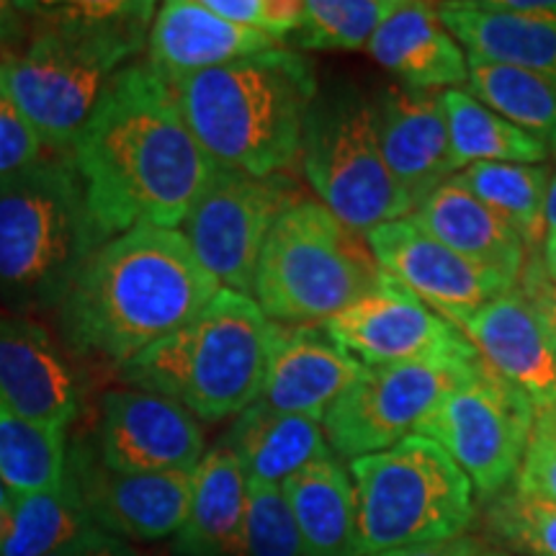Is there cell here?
I'll list each match as a JSON object with an SVG mask.
<instances>
[{
  "mask_svg": "<svg viewBox=\"0 0 556 556\" xmlns=\"http://www.w3.org/2000/svg\"><path fill=\"white\" fill-rule=\"evenodd\" d=\"M482 3L495 11L518 13V16L526 18L554 21L556 24V0H482Z\"/></svg>",
  "mask_w": 556,
  "mask_h": 556,
  "instance_id": "cell-42",
  "label": "cell"
},
{
  "mask_svg": "<svg viewBox=\"0 0 556 556\" xmlns=\"http://www.w3.org/2000/svg\"><path fill=\"white\" fill-rule=\"evenodd\" d=\"M556 238V173L552 178V189H548L546 201V240Z\"/></svg>",
  "mask_w": 556,
  "mask_h": 556,
  "instance_id": "cell-44",
  "label": "cell"
},
{
  "mask_svg": "<svg viewBox=\"0 0 556 556\" xmlns=\"http://www.w3.org/2000/svg\"><path fill=\"white\" fill-rule=\"evenodd\" d=\"M536 407L482 361L422 422L420 433L438 443L469 477L479 497L510 490L531 438Z\"/></svg>",
  "mask_w": 556,
  "mask_h": 556,
  "instance_id": "cell-11",
  "label": "cell"
},
{
  "mask_svg": "<svg viewBox=\"0 0 556 556\" xmlns=\"http://www.w3.org/2000/svg\"><path fill=\"white\" fill-rule=\"evenodd\" d=\"M554 409H556V407H554Z\"/></svg>",
  "mask_w": 556,
  "mask_h": 556,
  "instance_id": "cell-49",
  "label": "cell"
},
{
  "mask_svg": "<svg viewBox=\"0 0 556 556\" xmlns=\"http://www.w3.org/2000/svg\"><path fill=\"white\" fill-rule=\"evenodd\" d=\"M86 556H139V552H135L129 544H124L122 539L109 536V533H101V531H93Z\"/></svg>",
  "mask_w": 556,
  "mask_h": 556,
  "instance_id": "cell-43",
  "label": "cell"
},
{
  "mask_svg": "<svg viewBox=\"0 0 556 556\" xmlns=\"http://www.w3.org/2000/svg\"><path fill=\"white\" fill-rule=\"evenodd\" d=\"M304 556H356V490L338 456L319 458L281 484Z\"/></svg>",
  "mask_w": 556,
  "mask_h": 556,
  "instance_id": "cell-27",
  "label": "cell"
},
{
  "mask_svg": "<svg viewBox=\"0 0 556 556\" xmlns=\"http://www.w3.org/2000/svg\"><path fill=\"white\" fill-rule=\"evenodd\" d=\"M407 219L462 258L495 270L510 283H518L528 253H533L516 229L454 178L438 186Z\"/></svg>",
  "mask_w": 556,
  "mask_h": 556,
  "instance_id": "cell-22",
  "label": "cell"
},
{
  "mask_svg": "<svg viewBox=\"0 0 556 556\" xmlns=\"http://www.w3.org/2000/svg\"><path fill=\"white\" fill-rule=\"evenodd\" d=\"M441 106L462 170L471 163L544 165L548 160V150L539 139L486 109L467 88L441 90Z\"/></svg>",
  "mask_w": 556,
  "mask_h": 556,
  "instance_id": "cell-30",
  "label": "cell"
},
{
  "mask_svg": "<svg viewBox=\"0 0 556 556\" xmlns=\"http://www.w3.org/2000/svg\"><path fill=\"white\" fill-rule=\"evenodd\" d=\"M541 261H544L548 278L556 283V238L544 240V245H541Z\"/></svg>",
  "mask_w": 556,
  "mask_h": 556,
  "instance_id": "cell-45",
  "label": "cell"
},
{
  "mask_svg": "<svg viewBox=\"0 0 556 556\" xmlns=\"http://www.w3.org/2000/svg\"><path fill=\"white\" fill-rule=\"evenodd\" d=\"M219 289L184 232L139 225L83 263L58 304V325L73 353L124 366L184 328Z\"/></svg>",
  "mask_w": 556,
  "mask_h": 556,
  "instance_id": "cell-2",
  "label": "cell"
},
{
  "mask_svg": "<svg viewBox=\"0 0 556 556\" xmlns=\"http://www.w3.org/2000/svg\"><path fill=\"white\" fill-rule=\"evenodd\" d=\"M0 405L24 420L65 430L83 407V381L50 332L0 315Z\"/></svg>",
  "mask_w": 556,
  "mask_h": 556,
  "instance_id": "cell-18",
  "label": "cell"
},
{
  "mask_svg": "<svg viewBox=\"0 0 556 556\" xmlns=\"http://www.w3.org/2000/svg\"><path fill=\"white\" fill-rule=\"evenodd\" d=\"M366 235L319 201L302 199L270 227L253 299L270 323L325 325L379 281Z\"/></svg>",
  "mask_w": 556,
  "mask_h": 556,
  "instance_id": "cell-8",
  "label": "cell"
},
{
  "mask_svg": "<svg viewBox=\"0 0 556 556\" xmlns=\"http://www.w3.org/2000/svg\"><path fill=\"white\" fill-rule=\"evenodd\" d=\"M65 477V430L24 420L0 405V479L13 497L50 492Z\"/></svg>",
  "mask_w": 556,
  "mask_h": 556,
  "instance_id": "cell-31",
  "label": "cell"
},
{
  "mask_svg": "<svg viewBox=\"0 0 556 556\" xmlns=\"http://www.w3.org/2000/svg\"><path fill=\"white\" fill-rule=\"evenodd\" d=\"M405 0H304L302 26L294 45L299 50H366L379 26L400 11Z\"/></svg>",
  "mask_w": 556,
  "mask_h": 556,
  "instance_id": "cell-33",
  "label": "cell"
},
{
  "mask_svg": "<svg viewBox=\"0 0 556 556\" xmlns=\"http://www.w3.org/2000/svg\"><path fill=\"white\" fill-rule=\"evenodd\" d=\"M479 358H433L417 364L361 368L323 417L328 446L340 458H358L397 446L462 387Z\"/></svg>",
  "mask_w": 556,
  "mask_h": 556,
  "instance_id": "cell-10",
  "label": "cell"
},
{
  "mask_svg": "<svg viewBox=\"0 0 556 556\" xmlns=\"http://www.w3.org/2000/svg\"><path fill=\"white\" fill-rule=\"evenodd\" d=\"M248 479L225 443L206 451L193 469L189 518L176 533L184 556H238L245 520Z\"/></svg>",
  "mask_w": 556,
  "mask_h": 556,
  "instance_id": "cell-26",
  "label": "cell"
},
{
  "mask_svg": "<svg viewBox=\"0 0 556 556\" xmlns=\"http://www.w3.org/2000/svg\"><path fill=\"white\" fill-rule=\"evenodd\" d=\"M103 245L73 160L41 157L0 178V299L13 312L58 307Z\"/></svg>",
  "mask_w": 556,
  "mask_h": 556,
  "instance_id": "cell-6",
  "label": "cell"
},
{
  "mask_svg": "<svg viewBox=\"0 0 556 556\" xmlns=\"http://www.w3.org/2000/svg\"><path fill=\"white\" fill-rule=\"evenodd\" d=\"M206 9L232 24L268 34L276 41L294 37L302 26V3L299 0H204Z\"/></svg>",
  "mask_w": 556,
  "mask_h": 556,
  "instance_id": "cell-37",
  "label": "cell"
},
{
  "mask_svg": "<svg viewBox=\"0 0 556 556\" xmlns=\"http://www.w3.org/2000/svg\"><path fill=\"white\" fill-rule=\"evenodd\" d=\"M467 88L477 101L556 155V86L520 67L467 54Z\"/></svg>",
  "mask_w": 556,
  "mask_h": 556,
  "instance_id": "cell-29",
  "label": "cell"
},
{
  "mask_svg": "<svg viewBox=\"0 0 556 556\" xmlns=\"http://www.w3.org/2000/svg\"><path fill=\"white\" fill-rule=\"evenodd\" d=\"M299 163L319 204L361 235L413 214L381 152L377 101L351 83L317 90Z\"/></svg>",
  "mask_w": 556,
  "mask_h": 556,
  "instance_id": "cell-9",
  "label": "cell"
},
{
  "mask_svg": "<svg viewBox=\"0 0 556 556\" xmlns=\"http://www.w3.org/2000/svg\"><path fill=\"white\" fill-rule=\"evenodd\" d=\"M31 39L0 62L5 88L45 148L70 152L109 83L148 45L157 3H26Z\"/></svg>",
  "mask_w": 556,
  "mask_h": 556,
  "instance_id": "cell-3",
  "label": "cell"
},
{
  "mask_svg": "<svg viewBox=\"0 0 556 556\" xmlns=\"http://www.w3.org/2000/svg\"><path fill=\"white\" fill-rule=\"evenodd\" d=\"M101 464L122 475L193 471L204 458V435L189 409L168 397L137 389H116L101 400Z\"/></svg>",
  "mask_w": 556,
  "mask_h": 556,
  "instance_id": "cell-16",
  "label": "cell"
},
{
  "mask_svg": "<svg viewBox=\"0 0 556 556\" xmlns=\"http://www.w3.org/2000/svg\"><path fill=\"white\" fill-rule=\"evenodd\" d=\"M356 556L467 536L477 520L469 477L438 443L409 435L351 462Z\"/></svg>",
  "mask_w": 556,
  "mask_h": 556,
  "instance_id": "cell-7",
  "label": "cell"
},
{
  "mask_svg": "<svg viewBox=\"0 0 556 556\" xmlns=\"http://www.w3.org/2000/svg\"><path fill=\"white\" fill-rule=\"evenodd\" d=\"M90 536H93V531L86 533V536L75 539L73 544L58 548V552H52L50 556H86L88 554V546H90Z\"/></svg>",
  "mask_w": 556,
  "mask_h": 556,
  "instance_id": "cell-46",
  "label": "cell"
},
{
  "mask_svg": "<svg viewBox=\"0 0 556 556\" xmlns=\"http://www.w3.org/2000/svg\"><path fill=\"white\" fill-rule=\"evenodd\" d=\"M90 531L96 528L67 471L65 482L54 490L16 497L11 536L0 556H50Z\"/></svg>",
  "mask_w": 556,
  "mask_h": 556,
  "instance_id": "cell-32",
  "label": "cell"
},
{
  "mask_svg": "<svg viewBox=\"0 0 556 556\" xmlns=\"http://www.w3.org/2000/svg\"><path fill=\"white\" fill-rule=\"evenodd\" d=\"M70 160L103 242L139 225L180 227L219 165L193 137L170 80L142 60L109 83Z\"/></svg>",
  "mask_w": 556,
  "mask_h": 556,
  "instance_id": "cell-1",
  "label": "cell"
},
{
  "mask_svg": "<svg viewBox=\"0 0 556 556\" xmlns=\"http://www.w3.org/2000/svg\"><path fill=\"white\" fill-rule=\"evenodd\" d=\"M299 201L302 193L287 173L250 176L217 165L184 222V238L222 289L253 299L255 268L270 227Z\"/></svg>",
  "mask_w": 556,
  "mask_h": 556,
  "instance_id": "cell-12",
  "label": "cell"
},
{
  "mask_svg": "<svg viewBox=\"0 0 556 556\" xmlns=\"http://www.w3.org/2000/svg\"><path fill=\"white\" fill-rule=\"evenodd\" d=\"M500 556H513V554H507V552H503V554H500Z\"/></svg>",
  "mask_w": 556,
  "mask_h": 556,
  "instance_id": "cell-48",
  "label": "cell"
},
{
  "mask_svg": "<svg viewBox=\"0 0 556 556\" xmlns=\"http://www.w3.org/2000/svg\"><path fill=\"white\" fill-rule=\"evenodd\" d=\"M443 26L464 52L475 58L520 67L556 86V24L495 11L482 0L438 5Z\"/></svg>",
  "mask_w": 556,
  "mask_h": 556,
  "instance_id": "cell-25",
  "label": "cell"
},
{
  "mask_svg": "<svg viewBox=\"0 0 556 556\" xmlns=\"http://www.w3.org/2000/svg\"><path fill=\"white\" fill-rule=\"evenodd\" d=\"M361 366L336 345L323 325H278L261 402L278 413L323 422Z\"/></svg>",
  "mask_w": 556,
  "mask_h": 556,
  "instance_id": "cell-20",
  "label": "cell"
},
{
  "mask_svg": "<svg viewBox=\"0 0 556 556\" xmlns=\"http://www.w3.org/2000/svg\"><path fill=\"white\" fill-rule=\"evenodd\" d=\"M31 31V13L26 3H0V62L24 50Z\"/></svg>",
  "mask_w": 556,
  "mask_h": 556,
  "instance_id": "cell-41",
  "label": "cell"
},
{
  "mask_svg": "<svg viewBox=\"0 0 556 556\" xmlns=\"http://www.w3.org/2000/svg\"><path fill=\"white\" fill-rule=\"evenodd\" d=\"M462 332L477 358L533 407H556V340L518 287L486 302Z\"/></svg>",
  "mask_w": 556,
  "mask_h": 556,
  "instance_id": "cell-17",
  "label": "cell"
},
{
  "mask_svg": "<svg viewBox=\"0 0 556 556\" xmlns=\"http://www.w3.org/2000/svg\"><path fill=\"white\" fill-rule=\"evenodd\" d=\"M222 443L238 458L248 482L255 484L281 486L307 464L336 456L323 422L278 413L261 400L242 409Z\"/></svg>",
  "mask_w": 556,
  "mask_h": 556,
  "instance_id": "cell-24",
  "label": "cell"
},
{
  "mask_svg": "<svg viewBox=\"0 0 556 556\" xmlns=\"http://www.w3.org/2000/svg\"><path fill=\"white\" fill-rule=\"evenodd\" d=\"M323 328L361 368L433 358H477L462 330L438 317L413 291L387 274Z\"/></svg>",
  "mask_w": 556,
  "mask_h": 556,
  "instance_id": "cell-13",
  "label": "cell"
},
{
  "mask_svg": "<svg viewBox=\"0 0 556 556\" xmlns=\"http://www.w3.org/2000/svg\"><path fill=\"white\" fill-rule=\"evenodd\" d=\"M516 287L523 291L556 340V283L548 278L544 261H541V253H536V250L528 253L523 274H520Z\"/></svg>",
  "mask_w": 556,
  "mask_h": 556,
  "instance_id": "cell-39",
  "label": "cell"
},
{
  "mask_svg": "<svg viewBox=\"0 0 556 556\" xmlns=\"http://www.w3.org/2000/svg\"><path fill=\"white\" fill-rule=\"evenodd\" d=\"M366 52L415 90H451L467 86V52L458 45L438 5L402 3L368 41Z\"/></svg>",
  "mask_w": 556,
  "mask_h": 556,
  "instance_id": "cell-23",
  "label": "cell"
},
{
  "mask_svg": "<svg viewBox=\"0 0 556 556\" xmlns=\"http://www.w3.org/2000/svg\"><path fill=\"white\" fill-rule=\"evenodd\" d=\"M276 330L255 299L219 289L184 328L119 366V377L137 392L178 402L197 420H225L261 400Z\"/></svg>",
  "mask_w": 556,
  "mask_h": 556,
  "instance_id": "cell-5",
  "label": "cell"
},
{
  "mask_svg": "<svg viewBox=\"0 0 556 556\" xmlns=\"http://www.w3.org/2000/svg\"><path fill=\"white\" fill-rule=\"evenodd\" d=\"M377 114L381 152L413 206L462 170L451 148L441 93L392 83L379 96Z\"/></svg>",
  "mask_w": 556,
  "mask_h": 556,
  "instance_id": "cell-19",
  "label": "cell"
},
{
  "mask_svg": "<svg viewBox=\"0 0 556 556\" xmlns=\"http://www.w3.org/2000/svg\"><path fill=\"white\" fill-rule=\"evenodd\" d=\"M238 556H304L296 520L278 484L248 482Z\"/></svg>",
  "mask_w": 556,
  "mask_h": 556,
  "instance_id": "cell-35",
  "label": "cell"
},
{
  "mask_svg": "<svg viewBox=\"0 0 556 556\" xmlns=\"http://www.w3.org/2000/svg\"><path fill=\"white\" fill-rule=\"evenodd\" d=\"M283 47L268 34L217 16L204 0H168L152 18L148 52L150 65L168 80L189 78L229 62Z\"/></svg>",
  "mask_w": 556,
  "mask_h": 556,
  "instance_id": "cell-21",
  "label": "cell"
},
{
  "mask_svg": "<svg viewBox=\"0 0 556 556\" xmlns=\"http://www.w3.org/2000/svg\"><path fill=\"white\" fill-rule=\"evenodd\" d=\"M513 490L556 507V409H536Z\"/></svg>",
  "mask_w": 556,
  "mask_h": 556,
  "instance_id": "cell-36",
  "label": "cell"
},
{
  "mask_svg": "<svg viewBox=\"0 0 556 556\" xmlns=\"http://www.w3.org/2000/svg\"><path fill=\"white\" fill-rule=\"evenodd\" d=\"M16 507V497H13V492L5 486L3 479H0V513H9Z\"/></svg>",
  "mask_w": 556,
  "mask_h": 556,
  "instance_id": "cell-47",
  "label": "cell"
},
{
  "mask_svg": "<svg viewBox=\"0 0 556 556\" xmlns=\"http://www.w3.org/2000/svg\"><path fill=\"white\" fill-rule=\"evenodd\" d=\"M554 170L548 165L471 163L454 180L500 214L526 242L539 250L546 240V201Z\"/></svg>",
  "mask_w": 556,
  "mask_h": 556,
  "instance_id": "cell-28",
  "label": "cell"
},
{
  "mask_svg": "<svg viewBox=\"0 0 556 556\" xmlns=\"http://www.w3.org/2000/svg\"><path fill=\"white\" fill-rule=\"evenodd\" d=\"M500 554H503V548H497L486 536L467 533V536L441 541V544L392 548V552H379L368 556H500Z\"/></svg>",
  "mask_w": 556,
  "mask_h": 556,
  "instance_id": "cell-40",
  "label": "cell"
},
{
  "mask_svg": "<svg viewBox=\"0 0 556 556\" xmlns=\"http://www.w3.org/2000/svg\"><path fill=\"white\" fill-rule=\"evenodd\" d=\"M67 471L96 531L131 541L176 536L189 518L193 471H148L122 475L101 464L86 448H73Z\"/></svg>",
  "mask_w": 556,
  "mask_h": 556,
  "instance_id": "cell-15",
  "label": "cell"
},
{
  "mask_svg": "<svg viewBox=\"0 0 556 556\" xmlns=\"http://www.w3.org/2000/svg\"><path fill=\"white\" fill-rule=\"evenodd\" d=\"M186 122L208 155L250 176L294 168L317 96L315 65L287 47L170 80Z\"/></svg>",
  "mask_w": 556,
  "mask_h": 556,
  "instance_id": "cell-4",
  "label": "cell"
},
{
  "mask_svg": "<svg viewBox=\"0 0 556 556\" xmlns=\"http://www.w3.org/2000/svg\"><path fill=\"white\" fill-rule=\"evenodd\" d=\"M366 240L381 274L413 291L422 304L458 330H464L486 302L516 287L495 270L462 258L422 232L413 219L374 227L366 232Z\"/></svg>",
  "mask_w": 556,
  "mask_h": 556,
  "instance_id": "cell-14",
  "label": "cell"
},
{
  "mask_svg": "<svg viewBox=\"0 0 556 556\" xmlns=\"http://www.w3.org/2000/svg\"><path fill=\"white\" fill-rule=\"evenodd\" d=\"M484 536L520 556H556V507L507 490L486 500Z\"/></svg>",
  "mask_w": 556,
  "mask_h": 556,
  "instance_id": "cell-34",
  "label": "cell"
},
{
  "mask_svg": "<svg viewBox=\"0 0 556 556\" xmlns=\"http://www.w3.org/2000/svg\"><path fill=\"white\" fill-rule=\"evenodd\" d=\"M41 150L45 144H41L37 129L11 99L3 75H0V178L39 163Z\"/></svg>",
  "mask_w": 556,
  "mask_h": 556,
  "instance_id": "cell-38",
  "label": "cell"
}]
</instances>
